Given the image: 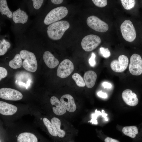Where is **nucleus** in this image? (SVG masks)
Segmentation results:
<instances>
[{
  "label": "nucleus",
  "mask_w": 142,
  "mask_h": 142,
  "mask_svg": "<svg viewBox=\"0 0 142 142\" xmlns=\"http://www.w3.org/2000/svg\"><path fill=\"white\" fill-rule=\"evenodd\" d=\"M69 27V23L66 21H60L54 22L48 27V35L52 40H59L62 38L65 32Z\"/></svg>",
  "instance_id": "1"
},
{
  "label": "nucleus",
  "mask_w": 142,
  "mask_h": 142,
  "mask_svg": "<svg viewBox=\"0 0 142 142\" xmlns=\"http://www.w3.org/2000/svg\"><path fill=\"white\" fill-rule=\"evenodd\" d=\"M22 58L24 60L22 66L26 70L32 72H35L37 68V63L36 58L32 52L26 50L20 52Z\"/></svg>",
  "instance_id": "2"
},
{
  "label": "nucleus",
  "mask_w": 142,
  "mask_h": 142,
  "mask_svg": "<svg viewBox=\"0 0 142 142\" xmlns=\"http://www.w3.org/2000/svg\"><path fill=\"white\" fill-rule=\"evenodd\" d=\"M68 13V10L65 7L60 6L55 8L47 14L44 18V23L46 25H50L65 17Z\"/></svg>",
  "instance_id": "3"
},
{
  "label": "nucleus",
  "mask_w": 142,
  "mask_h": 142,
  "mask_svg": "<svg viewBox=\"0 0 142 142\" xmlns=\"http://www.w3.org/2000/svg\"><path fill=\"white\" fill-rule=\"evenodd\" d=\"M120 29L123 37L126 41L131 42L135 39L136 32L131 21L129 20H125L121 24Z\"/></svg>",
  "instance_id": "4"
},
{
  "label": "nucleus",
  "mask_w": 142,
  "mask_h": 142,
  "mask_svg": "<svg viewBox=\"0 0 142 142\" xmlns=\"http://www.w3.org/2000/svg\"><path fill=\"white\" fill-rule=\"evenodd\" d=\"M101 40L100 37L94 34H89L82 39L81 45L83 50L90 52L96 48L100 44Z\"/></svg>",
  "instance_id": "5"
},
{
  "label": "nucleus",
  "mask_w": 142,
  "mask_h": 142,
  "mask_svg": "<svg viewBox=\"0 0 142 142\" xmlns=\"http://www.w3.org/2000/svg\"><path fill=\"white\" fill-rule=\"evenodd\" d=\"M87 23L89 27L97 32H105L109 29V26L106 23L94 16L88 17L87 20Z\"/></svg>",
  "instance_id": "6"
},
{
  "label": "nucleus",
  "mask_w": 142,
  "mask_h": 142,
  "mask_svg": "<svg viewBox=\"0 0 142 142\" xmlns=\"http://www.w3.org/2000/svg\"><path fill=\"white\" fill-rule=\"evenodd\" d=\"M130 72L132 75H139L142 73V59L137 54H134L131 57L129 66Z\"/></svg>",
  "instance_id": "7"
},
{
  "label": "nucleus",
  "mask_w": 142,
  "mask_h": 142,
  "mask_svg": "<svg viewBox=\"0 0 142 142\" xmlns=\"http://www.w3.org/2000/svg\"><path fill=\"white\" fill-rule=\"evenodd\" d=\"M74 69V66L72 62L69 59H65L59 65L57 70V75L60 78H65L71 74Z\"/></svg>",
  "instance_id": "8"
},
{
  "label": "nucleus",
  "mask_w": 142,
  "mask_h": 142,
  "mask_svg": "<svg viewBox=\"0 0 142 142\" xmlns=\"http://www.w3.org/2000/svg\"><path fill=\"white\" fill-rule=\"evenodd\" d=\"M23 97L19 91L9 88H3L0 89V98L3 99L11 101H18Z\"/></svg>",
  "instance_id": "9"
},
{
  "label": "nucleus",
  "mask_w": 142,
  "mask_h": 142,
  "mask_svg": "<svg viewBox=\"0 0 142 142\" xmlns=\"http://www.w3.org/2000/svg\"><path fill=\"white\" fill-rule=\"evenodd\" d=\"M129 63L128 57L123 55H120L118 60H113L110 64V67L114 71L120 73L124 71L127 68Z\"/></svg>",
  "instance_id": "10"
},
{
  "label": "nucleus",
  "mask_w": 142,
  "mask_h": 142,
  "mask_svg": "<svg viewBox=\"0 0 142 142\" xmlns=\"http://www.w3.org/2000/svg\"><path fill=\"white\" fill-rule=\"evenodd\" d=\"M122 98L125 103L131 106H135L138 104L139 100L136 94L130 89L124 90L122 94Z\"/></svg>",
  "instance_id": "11"
},
{
  "label": "nucleus",
  "mask_w": 142,
  "mask_h": 142,
  "mask_svg": "<svg viewBox=\"0 0 142 142\" xmlns=\"http://www.w3.org/2000/svg\"><path fill=\"white\" fill-rule=\"evenodd\" d=\"M18 109L16 106L6 102L0 101V113L6 116L13 115L18 111Z\"/></svg>",
  "instance_id": "12"
},
{
  "label": "nucleus",
  "mask_w": 142,
  "mask_h": 142,
  "mask_svg": "<svg viewBox=\"0 0 142 142\" xmlns=\"http://www.w3.org/2000/svg\"><path fill=\"white\" fill-rule=\"evenodd\" d=\"M60 101L68 111L73 112L76 110V106L74 98L71 95H63L60 98Z\"/></svg>",
  "instance_id": "13"
},
{
  "label": "nucleus",
  "mask_w": 142,
  "mask_h": 142,
  "mask_svg": "<svg viewBox=\"0 0 142 142\" xmlns=\"http://www.w3.org/2000/svg\"><path fill=\"white\" fill-rule=\"evenodd\" d=\"M50 103L52 106L54 113L57 115H61L65 114L66 109L60 101L56 97H52L50 100Z\"/></svg>",
  "instance_id": "14"
},
{
  "label": "nucleus",
  "mask_w": 142,
  "mask_h": 142,
  "mask_svg": "<svg viewBox=\"0 0 142 142\" xmlns=\"http://www.w3.org/2000/svg\"><path fill=\"white\" fill-rule=\"evenodd\" d=\"M17 142H38L37 136L34 133L29 131H24L17 135Z\"/></svg>",
  "instance_id": "15"
},
{
  "label": "nucleus",
  "mask_w": 142,
  "mask_h": 142,
  "mask_svg": "<svg viewBox=\"0 0 142 142\" xmlns=\"http://www.w3.org/2000/svg\"><path fill=\"white\" fill-rule=\"evenodd\" d=\"M43 57L45 64L50 68H54L59 64L58 60L49 51H45L43 54Z\"/></svg>",
  "instance_id": "16"
},
{
  "label": "nucleus",
  "mask_w": 142,
  "mask_h": 142,
  "mask_svg": "<svg viewBox=\"0 0 142 142\" xmlns=\"http://www.w3.org/2000/svg\"><path fill=\"white\" fill-rule=\"evenodd\" d=\"M97 78L96 73L92 70L87 71L84 74V79L86 87L88 88H92L94 85Z\"/></svg>",
  "instance_id": "17"
},
{
  "label": "nucleus",
  "mask_w": 142,
  "mask_h": 142,
  "mask_svg": "<svg viewBox=\"0 0 142 142\" xmlns=\"http://www.w3.org/2000/svg\"><path fill=\"white\" fill-rule=\"evenodd\" d=\"M13 20L15 23H21L23 24L26 23L28 16L24 11L19 8L14 12L13 13Z\"/></svg>",
  "instance_id": "18"
},
{
  "label": "nucleus",
  "mask_w": 142,
  "mask_h": 142,
  "mask_svg": "<svg viewBox=\"0 0 142 142\" xmlns=\"http://www.w3.org/2000/svg\"><path fill=\"white\" fill-rule=\"evenodd\" d=\"M122 131L125 135L133 139L137 138L139 133L137 127L134 126L124 127Z\"/></svg>",
  "instance_id": "19"
},
{
  "label": "nucleus",
  "mask_w": 142,
  "mask_h": 142,
  "mask_svg": "<svg viewBox=\"0 0 142 142\" xmlns=\"http://www.w3.org/2000/svg\"><path fill=\"white\" fill-rule=\"evenodd\" d=\"M52 123L57 133L58 136L60 138H64L65 135V131L60 129L61 122L58 118L53 117L51 120Z\"/></svg>",
  "instance_id": "20"
},
{
  "label": "nucleus",
  "mask_w": 142,
  "mask_h": 142,
  "mask_svg": "<svg viewBox=\"0 0 142 142\" xmlns=\"http://www.w3.org/2000/svg\"><path fill=\"white\" fill-rule=\"evenodd\" d=\"M42 121L50 134L53 137H58L57 133L51 121L45 117L42 118Z\"/></svg>",
  "instance_id": "21"
},
{
  "label": "nucleus",
  "mask_w": 142,
  "mask_h": 142,
  "mask_svg": "<svg viewBox=\"0 0 142 142\" xmlns=\"http://www.w3.org/2000/svg\"><path fill=\"white\" fill-rule=\"evenodd\" d=\"M0 12L2 15H6L9 18L13 17V13L8 7L6 0H0Z\"/></svg>",
  "instance_id": "22"
},
{
  "label": "nucleus",
  "mask_w": 142,
  "mask_h": 142,
  "mask_svg": "<svg viewBox=\"0 0 142 142\" xmlns=\"http://www.w3.org/2000/svg\"><path fill=\"white\" fill-rule=\"evenodd\" d=\"M22 58L20 54H17L13 59L9 62V65L11 68L16 69L20 68L22 65Z\"/></svg>",
  "instance_id": "23"
},
{
  "label": "nucleus",
  "mask_w": 142,
  "mask_h": 142,
  "mask_svg": "<svg viewBox=\"0 0 142 142\" xmlns=\"http://www.w3.org/2000/svg\"><path fill=\"white\" fill-rule=\"evenodd\" d=\"M10 46V43L5 39H3L2 40H0V55L1 56L4 54Z\"/></svg>",
  "instance_id": "24"
},
{
  "label": "nucleus",
  "mask_w": 142,
  "mask_h": 142,
  "mask_svg": "<svg viewBox=\"0 0 142 142\" xmlns=\"http://www.w3.org/2000/svg\"><path fill=\"white\" fill-rule=\"evenodd\" d=\"M72 78L75 82L77 85L78 87H83L85 86V83L83 78L78 73H74L72 75Z\"/></svg>",
  "instance_id": "25"
},
{
  "label": "nucleus",
  "mask_w": 142,
  "mask_h": 142,
  "mask_svg": "<svg viewBox=\"0 0 142 142\" xmlns=\"http://www.w3.org/2000/svg\"><path fill=\"white\" fill-rule=\"evenodd\" d=\"M122 6L126 10H130L133 8L135 4V1L134 0H121Z\"/></svg>",
  "instance_id": "26"
},
{
  "label": "nucleus",
  "mask_w": 142,
  "mask_h": 142,
  "mask_svg": "<svg viewBox=\"0 0 142 142\" xmlns=\"http://www.w3.org/2000/svg\"><path fill=\"white\" fill-rule=\"evenodd\" d=\"M102 113L99 111L97 110V109L95 110V112L92 114V119L90 121V122L93 124H97L98 123L97 120V118L98 116L100 115H102Z\"/></svg>",
  "instance_id": "27"
},
{
  "label": "nucleus",
  "mask_w": 142,
  "mask_h": 142,
  "mask_svg": "<svg viewBox=\"0 0 142 142\" xmlns=\"http://www.w3.org/2000/svg\"><path fill=\"white\" fill-rule=\"evenodd\" d=\"M92 1L96 6L99 7H105L107 3L106 0H92Z\"/></svg>",
  "instance_id": "28"
},
{
  "label": "nucleus",
  "mask_w": 142,
  "mask_h": 142,
  "mask_svg": "<svg viewBox=\"0 0 142 142\" xmlns=\"http://www.w3.org/2000/svg\"><path fill=\"white\" fill-rule=\"evenodd\" d=\"M99 50L101 54L104 58H108L110 55L111 53L108 48L102 47Z\"/></svg>",
  "instance_id": "29"
},
{
  "label": "nucleus",
  "mask_w": 142,
  "mask_h": 142,
  "mask_svg": "<svg viewBox=\"0 0 142 142\" xmlns=\"http://www.w3.org/2000/svg\"><path fill=\"white\" fill-rule=\"evenodd\" d=\"M33 6L34 8L38 9L41 7L44 1L43 0H32Z\"/></svg>",
  "instance_id": "30"
},
{
  "label": "nucleus",
  "mask_w": 142,
  "mask_h": 142,
  "mask_svg": "<svg viewBox=\"0 0 142 142\" xmlns=\"http://www.w3.org/2000/svg\"><path fill=\"white\" fill-rule=\"evenodd\" d=\"M96 55L94 52H92L91 54V56L89 59L88 62L90 65L92 67H94L96 64L95 58Z\"/></svg>",
  "instance_id": "31"
},
{
  "label": "nucleus",
  "mask_w": 142,
  "mask_h": 142,
  "mask_svg": "<svg viewBox=\"0 0 142 142\" xmlns=\"http://www.w3.org/2000/svg\"><path fill=\"white\" fill-rule=\"evenodd\" d=\"M7 72L5 68L2 67H0V80L2 78H5L7 76Z\"/></svg>",
  "instance_id": "32"
},
{
  "label": "nucleus",
  "mask_w": 142,
  "mask_h": 142,
  "mask_svg": "<svg viewBox=\"0 0 142 142\" xmlns=\"http://www.w3.org/2000/svg\"><path fill=\"white\" fill-rule=\"evenodd\" d=\"M97 95L99 97L104 98H106L108 96L107 94L106 93L103 92L102 91L98 92Z\"/></svg>",
  "instance_id": "33"
},
{
  "label": "nucleus",
  "mask_w": 142,
  "mask_h": 142,
  "mask_svg": "<svg viewBox=\"0 0 142 142\" xmlns=\"http://www.w3.org/2000/svg\"><path fill=\"white\" fill-rule=\"evenodd\" d=\"M104 88H110L111 87L112 85L110 83L107 82H104L102 84Z\"/></svg>",
  "instance_id": "34"
},
{
  "label": "nucleus",
  "mask_w": 142,
  "mask_h": 142,
  "mask_svg": "<svg viewBox=\"0 0 142 142\" xmlns=\"http://www.w3.org/2000/svg\"><path fill=\"white\" fill-rule=\"evenodd\" d=\"M51 1L52 3L56 4H61L63 1V0H52Z\"/></svg>",
  "instance_id": "35"
},
{
  "label": "nucleus",
  "mask_w": 142,
  "mask_h": 142,
  "mask_svg": "<svg viewBox=\"0 0 142 142\" xmlns=\"http://www.w3.org/2000/svg\"><path fill=\"white\" fill-rule=\"evenodd\" d=\"M102 116L105 119V120L106 121H108V119L106 117V116H107V114L105 113L104 111L103 110L102 111Z\"/></svg>",
  "instance_id": "36"
}]
</instances>
